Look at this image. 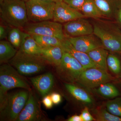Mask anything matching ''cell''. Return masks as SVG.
<instances>
[{
  "label": "cell",
  "mask_w": 121,
  "mask_h": 121,
  "mask_svg": "<svg viewBox=\"0 0 121 121\" xmlns=\"http://www.w3.org/2000/svg\"><path fill=\"white\" fill-rule=\"evenodd\" d=\"M56 67L57 73L60 78L67 83H71L77 82L84 70L76 59L65 51L60 65Z\"/></svg>",
  "instance_id": "52a82bcc"
},
{
  "label": "cell",
  "mask_w": 121,
  "mask_h": 121,
  "mask_svg": "<svg viewBox=\"0 0 121 121\" xmlns=\"http://www.w3.org/2000/svg\"><path fill=\"white\" fill-rule=\"evenodd\" d=\"M23 0L24 1H27L29 0ZM52 0L53 1H55V2H57V1H59L61 0Z\"/></svg>",
  "instance_id": "d590c367"
},
{
  "label": "cell",
  "mask_w": 121,
  "mask_h": 121,
  "mask_svg": "<svg viewBox=\"0 0 121 121\" xmlns=\"http://www.w3.org/2000/svg\"><path fill=\"white\" fill-rule=\"evenodd\" d=\"M29 93L21 91L8 94L2 102L0 103V117L2 120L16 121L25 106Z\"/></svg>",
  "instance_id": "5b68a950"
},
{
  "label": "cell",
  "mask_w": 121,
  "mask_h": 121,
  "mask_svg": "<svg viewBox=\"0 0 121 121\" xmlns=\"http://www.w3.org/2000/svg\"><path fill=\"white\" fill-rule=\"evenodd\" d=\"M62 47L65 51L73 56L81 64L84 69L90 68L102 69L93 62L87 53L75 50L66 38L63 40Z\"/></svg>",
  "instance_id": "5bb4252c"
},
{
  "label": "cell",
  "mask_w": 121,
  "mask_h": 121,
  "mask_svg": "<svg viewBox=\"0 0 121 121\" xmlns=\"http://www.w3.org/2000/svg\"><path fill=\"white\" fill-rule=\"evenodd\" d=\"M68 121H83L80 115H74L69 118Z\"/></svg>",
  "instance_id": "e575fe53"
},
{
  "label": "cell",
  "mask_w": 121,
  "mask_h": 121,
  "mask_svg": "<svg viewBox=\"0 0 121 121\" xmlns=\"http://www.w3.org/2000/svg\"><path fill=\"white\" fill-rule=\"evenodd\" d=\"M65 86L68 91L76 100L87 105L93 103V98L84 89L73 83H66Z\"/></svg>",
  "instance_id": "ac0fdd59"
},
{
  "label": "cell",
  "mask_w": 121,
  "mask_h": 121,
  "mask_svg": "<svg viewBox=\"0 0 121 121\" xmlns=\"http://www.w3.org/2000/svg\"><path fill=\"white\" fill-rule=\"evenodd\" d=\"M107 68L116 75H121V63L119 58L113 54H109L107 60Z\"/></svg>",
  "instance_id": "4316f807"
},
{
  "label": "cell",
  "mask_w": 121,
  "mask_h": 121,
  "mask_svg": "<svg viewBox=\"0 0 121 121\" xmlns=\"http://www.w3.org/2000/svg\"><path fill=\"white\" fill-rule=\"evenodd\" d=\"M23 75L10 64L4 63L0 67V103L8 94V91L16 88L30 90L29 84Z\"/></svg>",
  "instance_id": "277c9868"
},
{
  "label": "cell",
  "mask_w": 121,
  "mask_h": 121,
  "mask_svg": "<svg viewBox=\"0 0 121 121\" xmlns=\"http://www.w3.org/2000/svg\"><path fill=\"white\" fill-rule=\"evenodd\" d=\"M92 113L95 121H121V117L110 113L105 107H100L93 109Z\"/></svg>",
  "instance_id": "d4e9b609"
},
{
  "label": "cell",
  "mask_w": 121,
  "mask_h": 121,
  "mask_svg": "<svg viewBox=\"0 0 121 121\" xmlns=\"http://www.w3.org/2000/svg\"><path fill=\"white\" fill-rule=\"evenodd\" d=\"M66 38L75 50L85 53L98 48L103 47L101 40L93 33L79 37Z\"/></svg>",
  "instance_id": "7c38bea8"
},
{
  "label": "cell",
  "mask_w": 121,
  "mask_h": 121,
  "mask_svg": "<svg viewBox=\"0 0 121 121\" xmlns=\"http://www.w3.org/2000/svg\"><path fill=\"white\" fill-rule=\"evenodd\" d=\"M9 62L22 75L29 76L43 70L47 62L41 55L27 54L19 50Z\"/></svg>",
  "instance_id": "3957f363"
},
{
  "label": "cell",
  "mask_w": 121,
  "mask_h": 121,
  "mask_svg": "<svg viewBox=\"0 0 121 121\" xmlns=\"http://www.w3.org/2000/svg\"><path fill=\"white\" fill-rule=\"evenodd\" d=\"M33 86L43 97L48 94L54 84V77L50 72L30 78Z\"/></svg>",
  "instance_id": "9a60e30c"
},
{
  "label": "cell",
  "mask_w": 121,
  "mask_h": 121,
  "mask_svg": "<svg viewBox=\"0 0 121 121\" xmlns=\"http://www.w3.org/2000/svg\"><path fill=\"white\" fill-rule=\"evenodd\" d=\"M41 118L39 103L33 93L30 91L27 102L16 121H39Z\"/></svg>",
  "instance_id": "4fadbf2b"
},
{
  "label": "cell",
  "mask_w": 121,
  "mask_h": 121,
  "mask_svg": "<svg viewBox=\"0 0 121 121\" xmlns=\"http://www.w3.org/2000/svg\"><path fill=\"white\" fill-rule=\"evenodd\" d=\"M17 50L9 41H0V63H6L15 56Z\"/></svg>",
  "instance_id": "ffe728a7"
},
{
  "label": "cell",
  "mask_w": 121,
  "mask_h": 121,
  "mask_svg": "<svg viewBox=\"0 0 121 121\" xmlns=\"http://www.w3.org/2000/svg\"><path fill=\"white\" fill-rule=\"evenodd\" d=\"M41 48L32 35L28 34L24 39L19 50L27 54L40 55Z\"/></svg>",
  "instance_id": "44dd1931"
},
{
  "label": "cell",
  "mask_w": 121,
  "mask_h": 121,
  "mask_svg": "<svg viewBox=\"0 0 121 121\" xmlns=\"http://www.w3.org/2000/svg\"><path fill=\"white\" fill-rule=\"evenodd\" d=\"M28 33L23 32L21 29L12 27L8 35V41L16 48L20 49L24 39Z\"/></svg>",
  "instance_id": "603a6c76"
},
{
  "label": "cell",
  "mask_w": 121,
  "mask_h": 121,
  "mask_svg": "<svg viewBox=\"0 0 121 121\" xmlns=\"http://www.w3.org/2000/svg\"><path fill=\"white\" fill-rule=\"evenodd\" d=\"M51 99L54 104L58 105L62 101L61 96L59 93H52L50 95Z\"/></svg>",
  "instance_id": "d6a6232c"
},
{
  "label": "cell",
  "mask_w": 121,
  "mask_h": 121,
  "mask_svg": "<svg viewBox=\"0 0 121 121\" xmlns=\"http://www.w3.org/2000/svg\"><path fill=\"white\" fill-rule=\"evenodd\" d=\"M97 91L102 97L107 98H115L120 95L117 88L114 84L109 82L106 83L98 87Z\"/></svg>",
  "instance_id": "cb8c5ba5"
},
{
  "label": "cell",
  "mask_w": 121,
  "mask_h": 121,
  "mask_svg": "<svg viewBox=\"0 0 121 121\" xmlns=\"http://www.w3.org/2000/svg\"><path fill=\"white\" fill-rule=\"evenodd\" d=\"M84 17H90L94 19H101L103 17L101 11L94 0H87L80 10Z\"/></svg>",
  "instance_id": "7402d4cb"
},
{
  "label": "cell",
  "mask_w": 121,
  "mask_h": 121,
  "mask_svg": "<svg viewBox=\"0 0 121 121\" xmlns=\"http://www.w3.org/2000/svg\"><path fill=\"white\" fill-rule=\"evenodd\" d=\"M103 17L114 19L116 13L121 7V0H94Z\"/></svg>",
  "instance_id": "2e32d148"
},
{
  "label": "cell",
  "mask_w": 121,
  "mask_h": 121,
  "mask_svg": "<svg viewBox=\"0 0 121 121\" xmlns=\"http://www.w3.org/2000/svg\"><path fill=\"white\" fill-rule=\"evenodd\" d=\"M105 107L110 113L121 117V97H117L107 102Z\"/></svg>",
  "instance_id": "83f0119b"
},
{
  "label": "cell",
  "mask_w": 121,
  "mask_h": 121,
  "mask_svg": "<svg viewBox=\"0 0 121 121\" xmlns=\"http://www.w3.org/2000/svg\"><path fill=\"white\" fill-rule=\"evenodd\" d=\"M42 102L45 108L47 109H51L54 104L50 95H47L44 96L42 100Z\"/></svg>",
  "instance_id": "1f68e13d"
},
{
  "label": "cell",
  "mask_w": 121,
  "mask_h": 121,
  "mask_svg": "<svg viewBox=\"0 0 121 121\" xmlns=\"http://www.w3.org/2000/svg\"><path fill=\"white\" fill-rule=\"evenodd\" d=\"M112 80L107 71L98 68L84 69L76 83L87 89L97 88L100 85Z\"/></svg>",
  "instance_id": "9c48e42d"
},
{
  "label": "cell",
  "mask_w": 121,
  "mask_h": 121,
  "mask_svg": "<svg viewBox=\"0 0 121 121\" xmlns=\"http://www.w3.org/2000/svg\"><path fill=\"white\" fill-rule=\"evenodd\" d=\"M64 52L62 46H51L41 48L40 55L47 62L56 67L60 65Z\"/></svg>",
  "instance_id": "e0dca14e"
},
{
  "label": "cell",
  "mask_w": 121,
  "mask_h": 121,
  "mask_svg": "<svg viewBox=\"0 0 121 121\" xmlns=\"http://www.w3.org/2000/svg\"><path fill=\"white\" fill-rule=\"evenodd\" d=\"M10 27L11 26L4 22V24L1 22L0 25V39L1 40L7 38L9 32L11 28Z\"/></svg>",
  "instance_id": "f546056e"
},
{
  "label": "cell",
  "mask_w": 121,
  "mask_h": 121,
  "mask_svg": "<svg viewBox=\"0 0 121 121\" xmlns=\"http://www.w3.org/2000/svg\"><path fill=\"white\" fill-rule=\"evenodd\" d=\"M114 19L116 23L121 29V7L116 13Z\"/></svg>",
  "instance_id": "836d02e7"
},
{
  "label": "cell",
  "mask_w": 121,
  "mask_h": 121,
  "mask_svg": "<svg viewBox=\"0 0 121 121\" xmlns=\"http://www.w3.org/2000/svg\"><path fill=\"white\" fill-rule=\"evenodd\" d=\"M41 48L51 46H62V41L57 37L49 35H31Z\"/></svg>",
  "instance_id": "484cf974"
},
{
  "label": "cell",
  "mask_w": 121,
  "mask_h": 121,
  "mask_svg": "<svg viewBox=\"0 0 121 121\" xmlns=\"http://www.w3.org/2000/svg\"><path fill=\"white\" fill-rule=\"evenodd\" d=\"M23 29L25 32L31 35L51 36L62 40L66 38L62 25L53 21L28 23Z\"/></svg>",
  "instance_id": "ba28073f"
},
{
  "label": "cell",
  "mask_w": 121,
  "mask_h": 121,
  "mask_svg": "<svg viewBox=\"0 0 121 121\" xmlns=\"http://www.w3.org/2000/svg\"><path fill=\"white\" fill-rule=\"evenodd\" d=\"M83 121H95V118L93 117L87 107H86L83 110L80 115Z\"/></svg>",
  "instance_id": "4dcf8cb0"
},
{
  "label": "cell",
  "mask_w": 121,
  "mask_h": 121,
  "mask_svg": "<svg viewBox=\"0 0 121 121\" xmlns=\"http://www.w3.org/2000/svg\"><path fill=\"white\" fill-rule=\"evenodd\" d=\"M92 24L93 34L101 40L103 48L112 53H121V29L117 23L99 19Z\"/></svg>",
  "instance_id": "6da1fadb"
},
{
  "label": "cell",
  "mask_w": 121,
  "mask_h": 121,
  "mask_svg": "<svg viewBox=\"0 0 121 121\" xmlns=\"http://www.w3.org/2000/svg\"><path fill=\"white\" fill-rule=\"evenodd\" d=\"M25 3L29 21L38 22L53 20L55 1L48 0H29Z\"/></svg>",
  "instance_id": "8992f818"
},
{
  "label": "cell",
  "mask_w": 121,
  "mask_h": 121,
  "mask_svg": "<svg viewBox=\"0 0 121 121\" xmlns=\"http://www.w3.org/2000/svg\"><path fill=\"white\" fill-rule=\"evenodd\" d=\"M82 17H85L81 12L72 8L62 0L56 2L53 21L65 23Z\"/></svg>",
  "instance_id": "8fae6325"
},
{
  "label": "cell",
  "mask_w": 121,
  "mask_h": 121,
  "mask_svg": "<svg viewBox=\"0 0 121 121\" xmlns=\"http://www.w3.org/2000/svg\"><path fill=\"white\" fill-rule=\"evenodd\" d=\"M66 37H77L93 34V24L85 17L78 18L65 23L63 26Z\"/></svg>",
  "instance_id": "30bf717a"
},
{
  "label": "cell",
  "mask_w": 121,
  "mask_h": 121,
  "mask_svg": "<svg viewBox=\"0 0 121 121\" xmlns=\"http://www.w3.org/2000/svg\"><path fill=\"white\" fill-rule=\"evenodd\" d=\"M72 8L80 11L82 5L87 0H62Z\"/></svg>",
  "instance_id": "f1b7e54d"
},
{
  "label": "cell",
  "mask_w": 121,
  "mask_h": 121,
  "mask_svg": "<svg viewBox=\"0 0 121 121\" xmlns=\"http://www.w3.org/2000/svg\"><path fill=\"white\" fill-rule=\"evenodd\" d=\"M87 54L93 62L102 69L107 71V60L108 51L103 47H100L91 50Z\"/></svg>",
  "instance_id": "d6986e66"
},
{
  "label": "cell",
  "mask_w": 121,
  "mask_h": 121,
  "mask_svg": "<svg viewBox=\"0 0 121 121\" xmlns=\"http://www.w3.org/2000/svg\"><path fill=\"white\" fill-rule=\"evenodd\" d=\"M0 16L12 27L23 29L29 21L25 2L22 0H0Z\"/></svg>",
  "instance_id": "7a4b0ae2"
}]
</instances>
